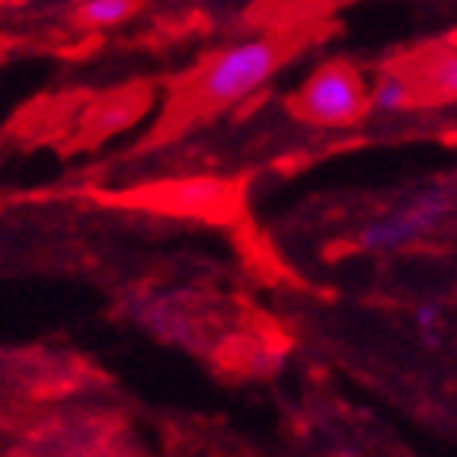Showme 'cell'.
<instances>
[{
    "instance_id": "cell-1",
    "label": "cell",
    "mask_w": 457,
    "mask_h": 457,
    "mask_svg": "<svg viewBox=\"0 0 457 457\" xmlns=\"http://www.w3.org/2000/svg\"><path fill=\"white\" fill-rule=\"evenodd\" d=\"M454 189H448V186H426V189L412 192L403 205H396L394 212L368 221L359 230V237H355V244H359V250L374 253V256L403 250V246L432 234L454 212Z\"/></svg>"
},
{
    "instance_id": "cell-2",
    "label": "cell",
    "mask_w": 457,
    "mask_h": 457,
    "mask_svg": "<svg viewBox=\"0 0 457 457\" xmlns=\"http://www.w3.org/2000/svg\"><path fill=\"white\" fill-rule=\"evenodd\" d=\"M278 62H282V52L269 38L237 42V46L224 48L208 64L205 74L198 77L195 90L208 106L240 103V99H246L266 84L269 77L275 74V68H278Z\"/></svg>"
},
{
    "instance_id": "cell-3",
    "label": "cell",
    "mask_w": 457,
    "mask_h": 457,
    "mask_svg": "<svg viewBox=\"0 0 457 457\" xmlns=\"http://www.w3.org/2000/svg\"><path fill=\"white\" fill-rule=\"evenodd\" d=\"M368 112V87L349 64H323L297 93V115L323 129H345Z\"/></svg>"
},
{
    "instance_id": "cell-4",
    "label": "cell",
    "mask_w": 457,
    "mask_h": 457,
    "mask_svg": "<svg viewBox=\"0 0 457 457\" xmlns=\"http://www.w3.org/2000/svg\"><path fill=\"white\" fill-rule=\"evenodd\" d=\"M137 320L157 336H163L167 343H189L192 339V317L186 307H179L173 297H151L137 307Z\"/></svg>"
},
{
    "instance_id": "cell-5",
    "label": "cell",
    "mask_w": 457,
    "mask_h": 457,
    "mask_svg": "<svg viewBox=\"0 0 457 457\" xmlns=\"http://www.w3.org/2000/svg\"><path fill=\"white\" fill-rule=\"evenodd\" d=\"M416 103V90L406 77L381 74L368 90V112L374 115H400Z\"/></svg>"
},
{
    "instance_id": "cell-6",
    "label": "cell",
    "mask_w": 457,
    "mask_h": 457,
    "mask_svg": "<svg viewBox=\"0 0 457 457\" xmlns=\"http://www.w3.org/2000/svg\"><path fill=\"white\" fill-rule=\"evenodd\" d=\"M422 87L435 99H457V52L438 54L422 74Z\"/></svg>"
},
{
    "instance_id": "cell-7",
    "label": "cell",
    "mask_w": 457,
    "mask_h": 457,
    "mask_svg": "<svg viewBox=\"0 0 457 457\" xmlns=\"http://www.w3.org/2000/svg\"><path fill=\"white\" fill-rule=\"evenodd\" d=\"M135 13V0H87L80 7L87 26H115Z\"/></svg>"
},
{
    "instance_id": "cell-8",
    "label": "cell",
    "mask_w": 457,
    "mask_h": 457,
    "mask_svg": "<svg viewBox=\"0 0 457 457\" xmlns=\"http://www.w3.org/2000/svg\"><path fill=\"white\" fill-rule=\"evenodd\" d=\"M442 320H445V313L435 301H422V304L412 307V327H416V333H420V339L426 345L438 343V336H442Z\"/></svg>"
}]
</instances>
